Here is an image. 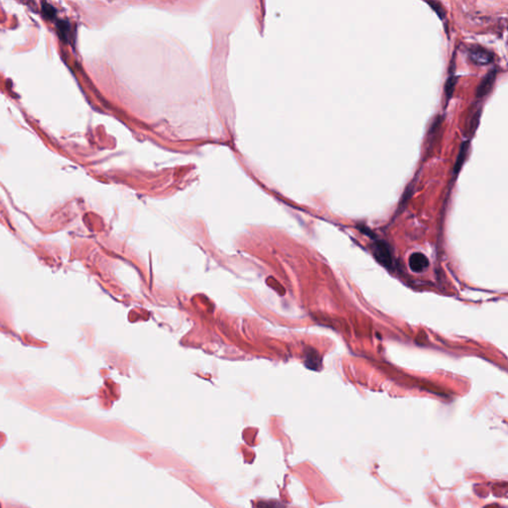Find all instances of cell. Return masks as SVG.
Returning a JSON list of instances; mask_svg holds the SVG:
<instances>
[{
  "instance_id": "cell-1",
  "label": "cell",
  "mask_w": 508,
  "mask_h": 508,
  "mask_svg": "<svg viewBox=\"0 0 508 508\" xmlns=\"http://www.w3.org/2000/svg\"><path fill=\"white\" fill-rule=\"evenodd\" d=\"M469 59L475 65L484 66L492 62L493 55L490 51L483 47H473L469 50Z\"/></svg>"
},
{
  "instance_id": "cell-2",
  "label": "cell",
  "mask_w": 508,
  "mask_h": 508,
  "mask_svg": "<svg viewBox=\"0 0 508 508\" xmlns=\"http://www.w3.org/2000/svg\"><path fill=\"white\" fill-rule=\"evenodd\" d=\"M373 254L376 259L386 267L392 265V253L387 244L378 242L373 245Z\"/></svg>"
},
{
  "instance_id": "cell-3",
  "label": "cell",
  "mask_w": 508,
  "mask_h": 508,
  "mask_svg": "<svg viewBox=\"0 0 508 508\" xmlns=\"http://www.w3.org/2000/svg\"><path fill=\"white\" fill-rule=\"evenodd\" d=\"M430 265L429 259L426 255L420 252L413 253L409 258V267L415 273H422L427 270Z\"/></svg>"
},
{
  "instance_id": "cell-4",
  "label": "cell",
  "mask_w": 508,
  "mask_h": 508,
  "mask_svg": "<svg viewBox=\"0 0 508 508\" xmlns=\"http://www.w3.org/2000/svg\"><path fill=\"white\" fill-rule=\"evenodd\" d=\"M496 75H497V71L495 69H493V70H490L485 76V78L481 81L479 87H477V91H476L477 98L483 99L490 93L491 88L493 86V83L495 81V79H496Z\"/></svg>"
},
{
  "instance_id": "cell-5",
  "label": "cell",
  "mask_w": 508,
  "mask_h": 508,
  "mask_svg": "<svg viewBox=\"0 0 508 508\" xmlns=\"http://www.w3.org/2000/svg\"><path fill=\"white\" fill-rule=\"evenodd\" d=\"M468 147H469V144L467 141L464 142L460 148V152H459V155L457 157V160H456V163H455V166H454V174L457 175L460 170L462 169L466 159H467V152H468Z\"/></svg>"
},
{
  "instance_id": "cell-6",
  "label": "cell",
  "mask_w": 508,
  "mask_h": 508,
  "mask_svg": "<svg viewBox=\"0 0 508 508\" xmlns=\"http://www.w3.org/2000/svg\"><path fill=\"white\" fill-rule=\"evenodd\" d=\"M254 508H285V506L278 500H258L254 503Z\"/></svg>"
},
{
  "instance_id": "cell-7",
  "label": "cell",
  "mask_w": 508,
  "mask_h": 508,
  "mask_svg": "<svg viewBox=\"0 0 508 508\" xmlns=\"http://www.w3.org/2000/svg\"><path fill=\"white\" fill-rule=\"evenodd\" d=\"M71 31V25L66 21H59L58 22V33L60 37L62 38L63 41L68 42V34H70Z\"/></svg>"
},
{
  "instance_id": "cell-8",
  "label": "cell",
  "mask_w": 508,
  "mask_h": 508,
  "mask_svg": "<svg viewBox=\"0 0 508 508\" xmlns=\"http://www.w3.org/2000/svg\"><path fill=\"white\" fill-rule=\"evenodd\" d=\"M456 83H457V78L456 77H450L449 79H447V81L446 82V85H445V95H446L447 102L452 98V96L454 94V91H455Z\"/></svg>"
},
{
  "instance_id": "cell-9",
  "label": "cell",
  "mask_w": 508,
  "mask_h": 508,
  "mask_svg": "<svg viewBox=\"0 0 508 508\" xmlns=\"http://www.w3.org/2000/svg\"><path fill=\"white\" fill-rule=\"evenodd\" d=\"M481 114H482V111L481 109H479L477 111H475L470 119L469 122V124H468V130L470 132V134L472 135L474 133V131L476 130L477 126H479V123H480V119H481Z\"/></svg>"
},
{
  "instance_id": "cell-10",
  "label": "cell",
  "mask_w": 508,
  "mask_h": 508,
  "mask_svg": "<svg viewBox=\"0 0 508 508\" xmlns=\"http://www.w3.org/2000/svg\"><path fill=\"white\" fill-rule=\"evenodd\" d=\"M426 3L433 9V11L440 17V19H444L446 15V11L443 5L437 1H426Z\"/></svg>"
},
{
  "instance_id": "cell-11",
  "label": "cell",
  "mask_w": 508,
  "mask_h": 508,
  "mask_svg": "<svg viewBox=\"0 0 508 508\" xmlns=\"http://www.w3.org/2000/svg\"><path fill=\"white\" fill-rule=\"evenodd\" d=\"M42 11L44 16H46L49 20H52L56 16V10L53 6H51L49 3L43 2L42 3Z\"/></svg>"
}]
</instances>
